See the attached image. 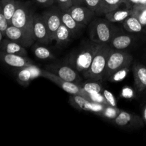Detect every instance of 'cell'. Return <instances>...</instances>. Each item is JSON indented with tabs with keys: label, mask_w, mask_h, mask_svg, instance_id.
Returning <instances> with one entry per match:
<instances>
[{
	"label": "cell",
	"mask_w": 146,
	"mask_h": 146,
	"mask_svg": "<svg viewBox=\"0 0 146 146\" xmlns=\"http://www.w3.org/2000/svg\"><path fill=\"white\" fill-rule=\"evenodd\" d=\"M102 45L91 40L86 41L71 53L68 58V64L83 75L91 66L96 54Z\"/></svg>",
	"instance_id": "cell-1"
},
{
	"label": "cell",
	"mask_w": 146,
	"mask_h": 146,
	"mask_svg": "<svg viewBox=\"0 0 146 146\" xmlns=\"http://www.w3.org/2000/svg\"><path fill=\"white\" fill-rule=\"evenodd\" d=\"M119 29L106 19H94L89 24V36L91 41L101 44H109Z\"/></svg>",
	"instance_id": "cell-2"
},
{
	"label": "cell",
	"mask_w": 146,
	"mask_h": 146,
	"mask_svg": "<svg viewBox=\"0 0 146 146\" xmlns=\"http://www.w3.org/2000/svg\"><path fill=\"white\" fill-rule=\"evenodd\" d=\"M111 48L109 44H103L101 46L96 54L91 66L83 74L86 79L91 81H101L104 79V72Z\"/></svg>",
	"instance_id": "cell-3"
},
{
	"label": "cell",
	"mask_w": 146,
	"mask_h": 146,
	"mask_svg": "<svg viewBox=\"0 0 146 146\" xmlns=\"http://www.w3.org/2000/svg\"><path fill=\"white\" fill-rule=\"evenodd\" d=\"M133 62V56L125 51L116 50L111 48V52L108 56L104 72V79L108 81L109 77L113 73L118 71L120 68L126 66L131 65Z\"/></svg>",
	"instance_id": "cell-4"
},
{
	"label": "cell",
	"mask_w": 146,
	"mask_h": 146,
	"mask_svg": "<svg viewBox=\"0 0 146 146\" xmlns=\"http://www.w3.org/2000/svg\"><path fill=\"white\" fill-rule=\"evenodd\" d=\"M34 15L29 8L28 3L17 1V7L11 19V24L18 28L27 30L30 32L33 31V19Z\"/></svg>",
	"instance_id": "cell-5"
},
{
	"label": "cell",
	"mask_w": 146,
	"mask_h": 146,
	"mask_svg": "<svg viewBox=\"0 0 146 146\" xmlns=\"http://www.w3.org/2000/svg\"><path fill=\"white\" fill-rule=\"evenodd\" d=\"M42 77L52 81L53 83L56 84L58 86H59L61 89H63L71 95L81 96L84 97L89 101H91L90 94L88 92H86L78 84L63 80L62 78H59L56 75L46 69H43Z\"/></svg>",
	"instance_id": "cell-6"
},
{
	"label": "cell",
	"mask_w": 146,
	"mask_h": 146,
	"mask_svg": "<svg viewBox=\"0 0 146 146\" xmlns=\"http://www.w3.org/2000/svg\"><path fill=\"white\" fill-rule=\"evenodd\" d=\"M46 70L53 73L59 78L65 81H71L79 84L81 78L78 75V71H76L72 66L68 64H54L46 66Z\"/></svg>",
	"instance_id": "cell-7"
},
{
	"label": "cell",
	"mask_w": 146,
	"mask_h": 146,
	"mask_svg": "<svg viewBox=\"0 0 146 146\" xmlns=\"http://www.w3.org/2000/svg\"><path fill=\"white\" fill-rule=\"evenodd\" d=\"M69 104L74 108L79 111L92 113L98 115H100L101 112L104 111L106 106H108L89 101L84 97L78 95L70 96Z\"/></svg>",
	"instance_id": "cell-8"
},
{
	"label": "cell",
	"mask_w": 146,
	"mask_h": 146,
	"mask_svg": "<svg viewBox=\"0 0 146 146\" xmlns=\"http://www.w3.org/2000/svg\"><path fill=\"white\" fill-rule=\"evenodd\" d=\"M42 71L43 69L38 66L31 64L24 68L16 69L14 74L17 82L20 85L28 86L33 80L42 77Z\"/></svg>",
	"instance_id": "cell-9"
},
{
	"label": "cell",
	"mask_w": 146,
	"mask_h": 146,
	"mask_svg": "<svg viewBox=\"0 0 146 146\" xmlns=\"http://www.w3.org/2000/svg\"><path fill=\"white\" fill-rule=\"evenodd\" d=\"M6 38L16 41L24 47H29L36 41L34 33L18 28L14 25H9L7 31Z\"/></svg>",
	"instance_id": "cell-10"
},
{
	"label": "cell",
	"mask_w": 146,
	"mask_h": 146,
	"mask_svg": "<svg viewBox=\"0 0 146 146\" xmlns=\"http://www.w3.org/2000/svg\"><path fill=\"white\" fill-rule=\"evenodd\" d=\"M61 10L59 8L54 7L46 10L41 14L52 41H54L56 33L61 24H62L61 19Z\"/></svg>",
	"instance_id": "cell-11"
},
{
	"label": "cell",
	"mask_w": 146,
	"mask_h": 146,
	"mask_svg": "<svg viewBox=\"0 0 146 146\" xmlns=\"http://www.w3.org/2000/svg\"><path fill=\"white\" fill-rule=\"evenodd\" d=\"M33 31L35 39L38 44L48 45L52 42L48 29L42 15L34 14L33 19Z\"/></svg>",
	"instance_id": "cell-12"
},
{
	"label": "cell",
	"mask_w": 146,
	"mask_h": 146,
	"mask_svg": "<svg viewBox=\"0 0 146 146\" xmlns=\"http://www.w3.org/2000/svg\"><path fill=\"white\" fill-rule=\"evenodd\" d=\"M66 11L84 27L90 24L96 15L95 11L85 5H73Z\"/></svg>",
	"instance_id": "cell-13"
},
{
	"label": "cell",
	"mask_w": 146,
	"mask_h": 146,
	"mask_svg": "<svg viewBox=\"0 0 146 146\" xmlns=\"http://www.w3.org/2000/svg\"><path fill=\"white\" fill-rule=\"evenodd\" d=\"M111 122L118 126L129 128H141L143 126L144 124L143 120L141 117L125 111H121L119 115Z\"/></svg>",
	"instance_id": "cell-14"
},
{
	"label": "cell",
	"mask_w": 146,
	"mask_h": 146,
	"mask_svg": "<svg viewBox=\"0 0 146 146\" xmlns=\"http://www.w3.org/2000/svg\"><path fill=\"white\" fill-rule=\"evenodd\" d=\"M1 61L6 65L10 67L17 68H24L29 64H34V61L28 58L27 56H21L18 54H7V53L0 51Z\"/></svg>",
	"instance_id": "cell-15"
},
{
	"label": "cell",
	"mask_w": 146,
	"mask_h": 146,
	"mask_svg": "<svg viewBox=\"0 0 146 146\" xmlns=\"http://www.w3.org/2000/svg\"><path fill=\"white\" fill-rule=\"evenodd\" d=\"M135 39V36L132 33H123L119 30L112 38L109 45L114 49L125 51L133 44Z\"/></svg>",
	"instance_id": "cell-16"
},
{
	"label": "cell",
	"mask_w": 146,
	"mask_h": 146,
	"mask_svg": "<svg viewBox=\"0 0 146 146\" xmlns=\"http://www.w3.org/2000/svg\"><path fill=\"white\" fill-rule=\"evenodd\" d=\"M132 71L135 90L139 93L143 92L146 89V66L135 61L132 65Z\"/></svg>",
	"instance_id": "cell-17"
},
{
	"label": "cell",
	"mask_w": 146,
	"mask_h": 146,
	"mask_svg": "<svg viewBox=\"0 0 146 146\" xmlns=\"http://www.w3.org/2000/svg\"><path fill=\"white\" fill-rule=\"evenodd\" d=\"M0 51H3L7 54H18L21 56H27L28 54L26 47L7 38H4L1 41Z\"/></svg>",
	"instance_id": "cell-18"
},
{
	"label": "cell",
	"mask_w": 146,
	"mask_h": 146,
	"mask_svg": "<svg viewBox=\"0 0 146 146\" xmlns=\"http://www.w3.org/2000/svg\"><path fill=\"white\" fill-rule=\"evenodd\" d=\"M132 8L125 7L117 9L105 14V18L112 23H123L127 18L132 15Z\"/></svg>",
	"instance_id": "cell-19"
},
{
	"label": "cell",
	"mask_w": 146,
	"mask_h": 146,
	"mask_svg": "<svg viewBox=\"0 0 146 146\" xmlns=\"http://www.w3.org/2000/svg\"><path fill=\"white\" fill-rule=\"evenodd\" d=\"M61 19L62 24L71 31L74 38L84 28V27L78 24L67 11H61Z\"/></svg>",
	"instance_id": "cell-20"
},
{
	"label": "cell",
	"mask_w": 146,
	"mask_h": 146,
	"mask_svg": "<svg viewBox=\"0 0 146 146\" xmlns=\"http://www.w3.org/2000/svg\"><path fill=\"white\" fill-rule=\"evenodd\" d=\"M72 38H74V36L71 31L64 24H61L54 36V41L56 45L58 46H64Z\"/></svg>",
	"instance_id": "cell-21"
},
{
	"label": "cell",
	"mask_w": 146,
	"mask_h": 146,
	"mask_svg": "<svg viewBox=\"0 0 146 146\" xmlns=\"http://www.w3.org/2000/svg\"><path fill=\"white\" fill-rule=\"evenodd\" d=\"M17 7L16 0H1L0 1V11L4 14L11 25V19Z\"/></svg>",
	"instance_id": "cell-22"
},
{
	"label": "cell",
	"mask_w": 146,
	"mask_h": 146,
	"mask_svg": "<svg viewBox=\"0 0 146 146\" xmlns=\"http://www.w3.org/2000/svg\"><path fill=\"white\" fill-rule=\"evenodd\" d=\"M123 24V27L127 32L132 33V34H140V33H145L143 27L140 22L139 20L131 15L127 18Z\"/></svg>",
	"instance_id": "cell-23"
},
{
	"label": "cell",
	"mask_w": 146,
	"mask_h": 146,
	"mask_svg": "<svg viewBox=\"0 0 146 146\" xmlns=\"http://www.w3.org/2000/svg\"><path fill=\"white\" fill-rule=\"evenodd\" d=\"M44 44H36L33 48V52L37 58L41 60H52L55 58V56L52 51L44 46Z\"/></svg>",
	"instance_id": "cell-24"
},
{
	"label": "cell",
	"mask_w": 146,
	"mask_h": 146,
	"mask_svg": "<svg viewBox=\"0 0 146 146\" xmlns=\"http://www.w3.org/2000/svg\"><path fill=\"white\" fill-rule=\"evenodd\" d=\"M132 15L136 17L143 27L146 33V5L135 4L132 7Z\"/></svg>",
	"instance_id": "cell-25"
},
{
	"label": "cell",
	"mask_w": 146,
	"mask_h": 146,
	"mask_svg": "<svg viewBox=\"0 0 146 146\" xmlns=\"http://www.w3.org/2000/svg\"><path fill=\"white\" fill-rule=\"evenodd\" d=\"M104 14L121 8L123 4L127 6V0H102Z\"/></svg>",
	"instance_id": "cell-26"
},
{
	"label": "cell",
	"mask_w": 146,
	"mask_h": 146,
	"mask_svg": "<svg viewBox=\"0 0 146 146\" xmlns=\"http://www.w3.org/2000/svg\"><path fill=\"white\" fill-rule=\"evenodd\" d=\"M100 81H91L88 80V81L85 83H80L79 85L85 90L88 94H94V93H101L104 90L101 86Z\"/></svg>",
	"instance_id": "cell-27"
},
{
	"label": "cell",
	"mask_w": 146,
	"mask_h": 146,
	"mask_svg": "<svg viewBox=\"0 0 146 146\" xmlns=\"http://www.w3.org/2000/svg\"><path fill=\"white\" fill-rule=\"evenodd\" d=\"M131 66H132L131 65H128L118 69V71H116L115 73H113V74L109 77L108 81H111V82L112 83H118L122 81L123 80L125 79V78H126L127 76H128V73L130 72Z\"/></svg>",
	"instance_id": "cell-28"
},
{
	"label": "cell",
	"mask_w": 146,
	"mask_h": 146,
	"mask_svg": "<svg viewBox=\"0 0 146 146\" xmlns=\"http://www.w3.org/2000/svg\"><path fill=\"white\" fill-rule=\"evenodd\" d=\"M121 111L122 110L118 108V107L111 106H106L104 111L101 112L99 116L111 121L113 119H115L119 115Z\"/></svg>",
	"instance_id": "cell-29"
},
{
	"label": "cell",
	"mask_w": 146,
	"mask_h": 146,
	"mask_svg": "<svg viewBox=\"0 0 146 146\" xmlns=\"http://www.w3.org/2000/svg\"><path fill=\"white\" fill-rule=\"evenodd\" d=\"M85 6L94 11L96 15H104L103 11L102 0H84Z\"/></svg>",
	"instance_id": "cell-30"
},
{
	"label": "cell",
	"mask_w": 146,
	"mask_h": 146,
	"mask_svg": "<svg viewBox=\"0 0 146 146\" xmlns=\"http://www.w3.org/2000/svg\"><path fill=\"white\" fill-rule=\"evenodd\" d=\"M9 25L10 24L8 20L5 18L4 14L0 11V41L6 38L7 31Z\"/></svg>",
	"instance_id": "cell-31"
},
{
	"label": "cell",
	"mask_w": 146,
	"mask_h": 146,
	"mask_svg": "<svg viewBox=\"0 0 146 146\" xmlns=\"http://www.w3.org/2000/svg\"><path fill=\"white\" fill-rule=\"evenodd\" d=\"M90 97H91V100L94 102L98 103L101 104H104V105H108V102H107L106 99L104 97V94L101 93H94V94H90Z\"/></svg>",
	"instance_id": "cell-32"
},
{
	"label": "cell",
	"mask_w": 146,
	"mask_h": 146,
	"mask_svg": "<svg viewBox=\"0 0 146 146\" xmlns=\"http://www.w3.org/2000/svg\"><path fill=\"white\" fill-rule=\"evenodd\" d=\"M102 94H104V97H105L106 99L108 105L111 106L117 107L116 99H115L114 95L111 92V91H108V90L106 89H104L102 91Z\"/></svg>",
	"instance_id": "cell-33"
},
{
	"label": "cell",
	"mask_w": 146,
	"mask_h": 146,
	"mask_svg": "<svg viewBox=\"0 0 146 146\" xmlns=\"http://www.w3.org/2000/svg\"><path fill=\"white\" fill-rule=\"evenodd\" d=\"M121 97L125 99H132L135 97V92L130 86H124L121 92Z\"/></svg>",
	"instance_id": "cell-34"
},
{
	"label": "cell",
	"mask_w": 146,
	"mask_h": 146,
	"mask_svg": "<svg viewBox=\"0 0 146 146\" xmlns=\"http://www.w3.org/2000/svg\"><path fill=\"white\" fill-rule=\"evenodd\" d=\"M55 2H56L58 7L61 11H66L73 6L71 0H55Z\"/></svg>",
	"instance_id": "cell-35"
},
{
	"label": "cell",
	"mask_w": 146,
	"mask_h": 146,
	"mask_svg": "<svg viewBox=\"0 0 146 146\" xmlns=\"http://www.w3.org/2000/svg\"><path fill=\"white\" fill-rule=\"evenodd\" d=\"M135 4H143L146 5V0H127V6L128 8H132V7Z\"/></svg>",
	"instance_id": "cell-36"
},
{
	"label": "cell",
	"mask_w": 146,
	"mask_h": 146,
	"mask_svg": "<svg viewBox=\"0 0 146 146\" xmlns=\"http://www.w3.org/2000/svg\"><path fill=\"white\" fill-rule=\"evenodd\" d=\"M35 1L38 5L44 7H49L55 2V0H35Z\"/></svg>",
	"instance_id": "cell-37"
},
{
	"label": "cell",
	"mask_w": 146,
	"mask_h": 146,
	"mask_svg": "<svg viewBox=\"0 0 146 146\" xmlns=\"http://www.w3.org/2000/svg\"><path fill=\"white\" fill-rule=\"evenodd\" d=\"M73 5H85L84 0H71Z\"/></svg>",
	"instance_id": "cell-38"
},
{
	"label": "cell",
	"mask_w": 146,
	"mask_h": 146,
	"mask_svg": "<svg viewBox=\"0 0 146 146\" xmlns=\"http://www.w3.org/2000/svg\"><path fill=\"white\" fill-rule=\"evenodd\" d=\"M142 114H143L142 118H143V120L144 123L146 124V104L144 105L143 108Z\"/></svg>",
	"instance_id": "cell-39"
}]
</instances>
